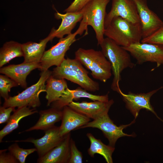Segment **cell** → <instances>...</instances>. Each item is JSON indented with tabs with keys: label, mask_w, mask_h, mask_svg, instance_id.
Returning a JSON list of instances; mask_svg holds the SVG:
<instances>
[{
	"label": "cell",
	"mask_w": 163,
	"mask_h": 163,
	"mask_svg": "<svg viewBox=\"0 0 163 163\" xmlns=\"http://www.w3.org/2000/svg\"><path fill=\"white\" fill-rule=\"evenodd\" d=\"M100 45L102 52L111 64L113 75L111 88L119 94L121 91L119 82L121 72L126 69L133 68L135 64L132 62L129 52L112 40L104 38Z\"/></svg>",
	"instance_id": "6da1fadb"
},
{
	"label": "cell",
	"mask_w": 163,
	"mask_h": 163,
	"mask_svg": "<svg viewBox=\"0 0 163 163\" xmlns=\"http://www.w3.org/2000/svg\"><path fill=\"white\" fill-rule=\"evenodd\" d=\"M88 72L76 59H65L60 65L54 68L52 75L59 79H66L85 90L94 92L99 89V83L88 75Z\"/></svg>",
	"instance_id": "7a4b0ae2"
},
{
	"label": "cell",
	"mask_w": 163,
	"mask_h": 163,
	"mask_svg": "<svg viewBox=\"0 0 163 163\" xmlns=\"http://www.w3.org/2000/svg\"><path fill=\"white\" fill-rule=\"evenodd\" d=\"M104 35L118 45L127 47L141 42L142 39L141 24L121 17H115L105 28Z\"/></svg>",
	"instance_id": "3957f363"
},
{
	"label": "cell",
	"mask_w": 163,
	"mask_h": 163,
	"mask_svg": "<svg viewBox=\"0 0 163 163\" xmlns=\"http://www.w3.org/2000/svg\"><path fill=\"white\" fill-rule=\"evenodd\" d=\"M110 0H92L82 9L84 13L79 27L85 31L86 35L88 26H91L95 32L98 45L104 39L106 8Z\"/></svg>",
	"instance_id": "277c9868"
},
{
	"label": "cell",
	"mask_w": 163,
	"mask_h": 163,
	"mask_svg": "<svg viewBox=\"0 0 163 163\" xmlns=\"http://www.w3.org/2000/svg\"><path fill=\"white\" fill-rule=\"evenodd\" d=\"M75 56V59L91 71L94 78L105 82L111 77V64L101 51L79 48Z\"/></svg>",
	"instance_id": "5b68a950"
},
{
	"label": "cell",
	"mask_w": 163,
	"mask_h": 163,
	"mask_svg": "<svg viewBox=\"0 0 163 163\" xmlns=\"http://www.w3.org/2000/svg\"><path fill=\"white\" fill-rule=\"evenodd\" d=\"M52 72L48 69L42 71L37 82L27 88L18 95L9 97L5 100L3 106L5 107H13L18 108L24 106L35 108L39 107L41 103L39 95L45 91V83Z\"/></svg>",
	"instance_id": "8992f818"
},
{
	"label": "cell",
	"mask_w": 163,
	"mask_h": 163,
	"mask_svg": "<svg viewBox=\"0 0 163 163\" xmlns=\"http://www.w3.org/2000/svg\"><path fill=\"white\" fill-rule=\"evenodd\" d=\"M78 34L81 35L82 34L78 29L74 33L60 38L56 44L45 51L40 62L39 69L43 71L52 66H59L65 59V54L70 46L76 40V36Z\"/></svg>",
	"instance_id": "52a82bcc"
},
{
	"label": "cell",
	"mask_w": 163,
	"mask_h": 163,
	"mask_svg": "<svg viewBox=\"0 0 163 163\" xmlns=\"http://www.w3.org/2000/svg\"><path fill=\"white\" fill-rule=\"evenodd\" d=\"M123 47L136 59L138 64L149 62L156 63L157 67L163 65V45L140 42Z\"/></svg>",
	"instance_id": "ba28073f"
},
{
	"label": "cell",
	"mask_w": 163,
	"mask_h": 163,
	"mask_svg": "<svg viewBox=\"0 0 163 163\" xmlns=\"http://www.w3.org/2000/svg\"><path fill=\"white\" fill-rule=\"evenodd\" d=\"M135 122L134 120L130 123L117 126L110 118L108 113H105L90 121L78 129L88 127L96 128L101 130L109 142V145L114 147L116 141L120 137L124 136H134L135 134L128 135L123 132V129Z\"/></svg>",
	"instance_id": "9c48e42d"
},
{
	"label": "cell",
	"mask_w": 163,
	"mask_h": 163,
	"mask_svg": "<svg viewBox=\"0 0 163 163\" xmlns=\"http://www.w3.org/2000/svg\"><path fill=\"white\" fill-rule=\"evenodd\" d=\"M133 0L137 7L141 25L142 39L146 38L155 32L163 22L149 8L146 0Z\"/></svg>",
	"instance_id": "30bf717a"
},
{
	"label": "cell",
	"mask_w": 163,
	"mask_h": 163,
	"mask_svg": "<svg viewBox=\"0 0 163 163\" xmlns=\"http://www.w3.org/2000/svg\"><path fill=\"white\" fill-rule=\"evenodd\" d=\"M117 17L133 23H140L136 5L133 0H112L111 10L105 18V28L114 18Z\"/></svg>",
	"instance_id": "8fae6325"
},
{
	"label": "cell",
	"mask_w": 163,
	"mask_h": 163,
	"mask_svg": "<svg viewBox=\"0 0 163 163\" xmlns=\"http://www.w3.org/2000/svg\"><path fill=\"white\" fill-rule=\"evenodd\" d=\"M162 88V87H161L146 93L136 94L129 92L128 94H125L121 91L119 94L122 96L125 103L126 108L130 110L135 119L138 116L141 109H145L153 113L163 122L157 116L150 102V98L152 96Z\"/></svg>",
	"instance_id": "7c38bea8"
},
{
	"label": "cell",
	"mask_w": 163,
	"mask_h": 163,
	"mask_svg": "<svg viewBox=\"0 0 163 163\" xmlns=\"http://www.w3.org/2000/svg\"><path fill=\"white\" fill-rule=\"evenodd\" d=\"M44 132L45 134L44 136L38 139L29 138L25 140H17L14 142H29L34 144L37 149L39 157H40L59 145L65 136H61L59 127L55 126L44 131Z\"/></svg>",
	"instance_id": "4fadbf2b"
},
{
	"label": "cell",
	"mask_w": 163,
	"mask_h": 163,
	"mask_svg": "<svg viewBox=\"0 0 163 163\" xmlns=\"http://www.w3.org/2000/svg\"><path fill=\"white\" fill-rule=\"evenodd\" d=\"M113 103V99L107 101H95L78 102L72 101L68 106L90 119L94 120L108 113Z\"/></svg>",
	"instance_id": "5bb4252c"
},
{
	"label": "cell",
	"mask_w": 163,
	"mask_h": 163,
	"mask_svg": "<svg viewBox=\"0 0 163 163\" xmlns=\"http://www.w3.org/2000/svg\"><path fill=\"white\" fill-rule=\"evenodd\" d=\"M62 111V123L59 127V134L62 136L73 130L78 129L90 121V118L68 106L64 107Z\"/></svg>",
	"instance_id": "9a60e30c"
},
{
	"label": "cell",
	"mask_w": 163,
	"mask_h": 163,
	"mask_svg": "<svg viewBox=\"0 0 163 163\" xmlns=\"http://www.w3.org/2000/svg\"><path fill=\"white\" fill-rule=\"evenodd\" d=\"M40 62H26L17 65H11L1 68L0 73L7 76L18 85L23 88L27 86L26 78L32 70L40 69Z\"/></svg>",
	"instance_id": "2e32d148"
},
{
	"label": "cell",
	"mask_w": 163,
	"mask_h": 163,
	"mask_svg": "<svg viewBox=\"0 0 163 163\" xmlns=\"http://www.w3.org/2000/svg\"><path fill=\"white\" fill-rule=\"evenodd\" d=\"M80 87L71 90L67 88L66 93L59 100L52 103L51 107L61 110L68 106L73 100H77L81 98H88L93 101H107L109 100L108 93L103 95H96L90 93Z\"/></svg>",
	"instance_id": "e0dca14e"
},
{
	"label": "cell",
	"mask_w": 163,
	"mask_h": 163,
	"mask_svg": "<svg viewBox=\"0 0 163 163\" xmlns=\"http://www.w3.org/2000/svg\"><path fill=\"white\" fill-rule=\"evenodd\" d=\"M70 133L66 135L62 141L43 156L39 157V163H68L70 155Z\"/></svg>",
	"instance_id": "ac0fdd59"
},
{
	"label": "cell",
	"mask_w": 163,
	"mask_h": 163,
	"mask_svg": "<svg viewBox=\"0 0 163 163\" xmlns=\"http://www.w3.org/2000/svg\"><path fill=\"white\" fill-rule=\"evenodd\" d=\"M84 11L83 9L75 12H66L62 14L57 12L55 14L57 19L62 20L61 24L56 29L53 28L50 32L53 38L56 37L59 39L63 38L65 35H69L78 22L82 19Z\"/></svg>",
	"instance_id": "d6986e66"
},
{
	"label": "cell",
	"mask_w": 163,
	"mask_h": 163,
	"mask_svg": "<svg viewBox=\"0 0 163 163\" xmlns=\"http://www.w3.org/2000/svg\"><path fill=\"white\" fill-rule=\"evenodd\" d=\"M51 32L46 38L37 43L28 42L22 44L24 61L26 62H40L47 43L52 40Z\"/></svg>",
	"instance_id": "ffe728a7"
},
{
	"label": "cell",
	"mask_w": 163,
	"mask_h": 163,
	"mask_svg": "<svg viewBox=\"0 0 163 163\" xmlns=\"http://www.w3.org/2000/svg\"><path fill=\"white\" fill-rule=\"evenodd\" d=\"M39 114V119L36 124L24 131L37 130L45 131L52 127L56 123L61 120L62 111L52 107L47 110H40Z\"/></svg>",
	"instance_id": "44dd1931"
},
{
	"label": "cell",
	"mask_w": 163,
	"mask_h": 163,
	"mask_svg": "<svg viewBox=\"0 0 163 163\" xmlns=\"http://www.w3.org/2000/svg\"><path fill=\"white\" fill-rule=\"evenodd\" d=\"M46 85V98L47 100V106L59 99L66 93L68 88L65 79L54 77L51 75L47 79Z\"/></svg>",
	"instance_id": "7402d4cb"
},
{
	"label": "cell",
	"mask_w": 163,
	"mask_h": 163,
	"mask_svg": "<svg viewBox=\"0 0 163 163\" xmlns=\"http://www.w3.org/2000/svg\"><path fill=\"white\" fill-rule=\"evenodd\" d=\"M38 112L35 108L30 109L27 106L18 108L11 116L5 126L0 131V142H2L5 136L18 128L19 122L22 118Z\"/></svg>",
	"instance_id": "603a6c76"
},
{
	"label": "cell",
	"mask_w": 163,
	"mask_h": 163,
	"mask_svg": "<svg viewBox=\"0 0 163 163\" xmlns=\"http://www.w3.org/2000/svg\"><path fill=\"white\" fill-rule=\"evenodd\" d=\"M90 142V146L88 149L89 155L91 157H94L95 154H98L102 156L107 163L113 162L112 154L115 148L109 145H107L103 143L101 140L96 138L91 133L86 135Z\"/></svg>",
	"instance_id": "cb8c5ba5"
},
{
	"label": "cell",
	"mask_w": 163,
	"mask_h": 163,
	"mask_svg": "<svg viewBox=\"0 0 163 163\" xmlns=\"http://www.w3.org/2000/svg\"><path fill=\"white\" fill-rule=\"evenodd\" d=\"M24 56L22 44L14 41L5 43L0 50V67L14 58Z\"/></svg>",
	"instance_id": "d4e9b609"
},
{
	"label": "cell",
	"mask_w": 163,
	"mask_h": 163,
	"mask_svg": "<svg viewBox=\"0 0 163 163\" xmlns=\"http://www.w3.org/2000/svg\"><path fill=\"white\" fill-rule=\"evenodd\" d=\"M8 150L20 163H25L27 157L35 151H37L36 148L27 149L21 148L16 142L9 146Z\"/></svg>",
	"instance_id": "484cf974"
},
{
	"label": "cell",
	"mask_w": 163,
	"mask_h": 163,
	"mask_svg": "<svg viewBox=\"0 0 163 163\" xmlns=\"http://www.w3.org/2000/svg\"><path fill=\"white\" fill-rule=\"evenodd\" d=\"M18 85L13 80L6 75H0V94L4 100L9 97V92L11 88Z\"/></svg>",
	"instance_id": "4316f807"
},
{
	"label": "cell",
	"mask_w": 163,
	"mask_h": 163,
	"mask_svg": "<svg viewBox=\"0 0 163 163\" xmlns=\"http://www.w3.org/2000/svg\"><path fill=\"white\" fill-rule=\"evenodd\" d=\"M141 42L163 45V24L152 35L148 37L142 39Z\"/></svg>",
	"instance_id": "83f0119b"
},
{
	"label": "cell",
	"mask_w": 163,
	"mask_h": 163,
	"mask_svg": "<svg viewBox=\"0 0 163 163\" xmlns=\"http://www.w3.org/2000/svg\"><path fill=\"white\" fill-rule=\"evenodd\" d=\"M70 157L68 163H82V154L78 150L75 141L72 138L70 142Z\"/></svg>",
	"instance_id": "f1b7e54d"
},
{
	"label": "cell",
	"mask_w": 163,
	"mask_h": 163,
	"mask_svg": "<svg viewBox=\"0 0 163 163\" xmlns=\"http://www.w3.org/2000/svg\"><path fill=\"white\" fill-rule=\"evenodd\" d=\"M92 0H74L70 5L64 10L66 12L79 11Z\"/></svg>",
	"instance_id": "f546056e"
},
{
	"label": "cell",
	"mask_w": 163,
	"mask_h": 163,
	"mask_svg": "<svg viewBox=\"0 0 163 163\" xmlns=\"http://www.w3.org/2000/svg\"><path fill=\"white\" fill-rule=\"evenodd\" d=\"M15 108L13 107H5L3 106L0 107V124L8 122L11 116V113L15 110Z\"/></svg>",
	"instance_id": "4dcf8cb0"
},
{
	"label": "cell",
	"mask_w": 163,
	"mask_h": 163,
	"mask_svg": "<svg viewBox=\"0 0 163 163\" xmlns=\"http://www.w3.org/2000/svg\"><path fill=\"white\" fill-rule=\"evenodd\" d=\"M7 149L0 151V163H18V161L10 152H6Z\"/></svg>",
	"instance_id": "1f68e13d"
}]
</instances>
